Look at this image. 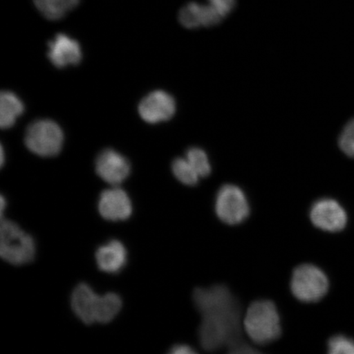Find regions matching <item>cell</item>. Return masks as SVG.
Listing matches in <instances>:
<instances>
[{"label": "cell", "mask_w": 354, "mask_h": 354, "mask_svg": "<svg viewBox=\"0 0 354 354\" xmlns=\"http://www.w3.org/2000/svg\"><path fill=\"white\" fill-rule=\"evenodd\" d=\"M193 299L203 317L198 337L205 351L229 348L240 340L241 308L228 288L219 285L198 288Z\"/></svg>", "instance_id": "cell-1"}, {"label": "cell", "mask_w": 354, "mask_h": 354, "mask_svg": "<svg viewBox=\"0 0 354 354\" xmlns=\"http://www.w3.org/2000/svg\"><path fill=\"white\" fill-rule=\"evenodd\" d=\"M243 327L252 342L264 345L275 342L281 335L280 315L269 300L252 303L243 317Z\"/></svg>", "instance_id": "cell-2"}, {"label": "cell", "mask_w": 354, "mask_h": 354, "mask_svg": "<svg viewBox=\"0 0 354 354\" xmlns=\"http://www.w3.org/2000/svg\"><path fill=\"white\" fill-rule=\"evenodd\" d=\"M0 255L7 263L21 266L32 262L35 255L33 238L10 220H2Z\"/></svg>", "instance_id": "cell-3"}, {"label": "cell", "mask_w": 354, "mask_h": 354, "mask_svg": "<svg viewBox=\"0 0 354 354\" xmlns=\"http://www.w3.org/2000/svg\"><path fill=\"white\" fill-rule=\"evenodd\" d=\"M64 132L59 124L50 119H41L30 124L25 134L26 147L41 157H54L61 151Z\"/></svg>", "instance_id": "cell-4"}, {"label": "cell", "mask_w": 354, "mask_h": 354, "mask_svg": "<svg viewBox=\"0 0 354 354\" xmlns=\"http://www.w3.org/2000/svg\"><path fill=\"white\" fill-rule=\"evenodd\" d=\"M290 287L296 299L302 302L315 303L326 295L329 281L316 266L303 264L294 270Z\"/></svg>", "instance_id": "cell-5"}, {"label": "cell", "mask_w": 354, "mask_h": 354, "mask_svg": "<svg viewBox=\"0 0 354 354\" xmlns=\"http://www.w3.org/2000/svg\"><path fill=\"white\" fill-rule=\"evenodd\" d=\"M216 214L221 221L229 225L243 223L250 215V205L245 193L236 185L221 187L216 194Z\"/></svg>", "instance_id": "cell-6"}, {"label": "cell", "mask_w": 354, "mask_h": 354, "mask_svg": "<svg viewBox=\"0 0 354 354\" xmlns=\"http://www.w3.org/2000/svg\"><path fill=\"white\" fill-rule=\"evenodd\" d=\"M310 218L315 227L328 232L342 231L348 221L344 207L332 198H322L314 203Z\"/></svg>", "instance_id": "cell-7"}, {"label": "cell", "mask_w": 354, "mask_h": 354, "mask_svg": "<svg viewBox=\"0 0 354 354\" xmlns=\"http://www.w3.org/2000/svg\"><path fill=\"white\" fill-rule=\"evenodd\" d=\"M95 171L106 183L117 185L129 176L131 165L128 159L116 150L106 149L96 158Z\"/></svg>", "instance_id": "cell-8"}, {"label": "cell", "mask_w": 354, "mask_h": 354, "mask_svg": "<svg viewBox=\"0 0 354 354\" xmlns=\"http://www.w3.org/2000/svg\"><path fill=\"white\" fill-rule=\"evenodd\" d=\"M176 109L174 97L163 91L149 93L139 105L140 117L146 122L152 124L169 120L174 117Z\"/></svg>", "instance_id": "cell-9"}, {"label": "cell", "mask_w": 354, "mask_h": 354, "mask_svg": "<svg viewBox=\"0 0 354 354\" xmlns=\"http://www.w3.org/2000/svg\"><path fill=\"white\" fill-rule=\"evenodd\" d=\"M99 212L109 221H124L132 214V203L126 192L114 187L102 192L99 199Z\"/></svg>", "instance_id": "cell-10"}, {"label": "cell", "mask_w": 354, "mask_h": 354, "mask_svg": "<svg viewBox=\"0 0 354 354\" xmlns=\"http://www.w3.org/2000/svg\"><path fill=\"white\" fill-rule=\"evenodd\" d=\"M48 57L57 68L77 65L82 59L80 44L68 35L59 33L48 44Z\"/></svg>", "instance_id": "cell-11"}, {"label": "cell", "mask_w": 354, "mask_h": 354, "mask_svg": "<svg viewBox=\"0 0 354 354\" xmlns=\"http://www.w3.org/2000/svg\"><path fill=\"white\" fill-rule=\"evenodd\" d=\"M180 24L188 29L211 28L220 24L224 17L214 7L192 2L181 8L179 16Z\"/></svg>", "instance_id": "cell-12"}, {"label": "cell", "mask_w": 354, "mask_h": 354, "mask_svg": "<svg viewBox=\"0 0 354 354\" xmlns=\"http://www.w3.org/2000/svg\"><path fill=\"white\" fill-rule=\"evenodd\" d=\"M99 296L86 283H82L75 288L71 304L74 313L86 324L95 322V311Z\"/></svg>", "instance_id": "cell-13"}, {"label": "cell", "mask_w": 354, "mask_h": 354, "mask_svg": "<svg viewBox=\"0 0 354 354\" xmlns=\"http://www.w3.org/2000/svg\"><path fill=\"white\" fill-rule=\"evenodd\" d=\"M95 259L101 271L118 273L125 267L127 262V251L122 242L111 241L99 248L96 252Z\"/></svg>", "instance_id": "cell-14"}, {"label": "cell", "mask_w": 354, "mask_h": 354, "mask_svg": "<svg viewBox=\"0 0 354 354\" xmlns=\"http://www.w3.org/2000/svg\"><path fill=\"white\" fill-rule=\"evenodd\" d=\"M24 112V104L15 93L2 91L0 96V126L8 129L15 125L17 118Z\"/></svg>", "instance_id": "cell-15"}, {"label": "cell", "mask_w": 354, "mask_h": 354, "mask_svg": "<svg viewBox=\"0 0 354 354\" xmlns=\"http://www.w3.org/2000/svg\"><path fill=\"white\" fill-rule=\"evenodd\" d=\"M122 301L117 294L100 295L95 311V322L108 323L117 317L122 309Z\"/></svg>", "instance_id": "cell-16"}, {"label": "cell", "mask_w": 354, "mask_h": 354, "mask_svg": "<svg viewBox=\"0 0 354 354\" xmlns=\"http://www.w3.org/2000/svg\"><path fill=\"white\" fill-rule=\"evenodd\" d=\"M35 6L48 20L63 19L73 8L66 0H33Z\"/></svg>", "instance_id": "cell-17"}, {"label": "cell", "mask_w": 354, "mask_h": 354, "mask_svg": "<svg viewBox=\"0 0 354 354\" xmlns=\"http://www.w3.org/2000/svg\"><path fill=\"white\" fill-rule=\"evenodd\" d=\"M172 172L181 183L189 187L196 185L201 176L189 162L187 158H177L171 165Z\"/></svg>", "instance_id": "cell-18"}, {"label": "cell", "mask_w": 354, "mask_h": 354, "mask_svg": "<svg viewBox=\"0 0 354 354\" xmlns=\"http://www.w3.org/2000/svg\"><path fill=\"white\" fill-rule=\"evenodd\" d=\"M185 158L199 176L207 177L210 175L212 167L209 156L205 150L198 147L190 148L187 150Z\"/></svg>", "instance_id": "cell-19"}, {"label": "cell", "mask_w": 354, "mask_h": 354, "mask_svg": "<svg viewBox=\"0 0 354 354\" xmlns=\"http://www.w3.org/2000/svg\"><path fill=\"white\" fill-rule=\"evenodd\" d=\"M330 354H354V340L344 335H336L328 342Z\"/></svg>", "instance_id": "cell-20"}, {"label": "cell", "mask_w": 354, "mask_h": 354, "mask_svg": "<svg viewBox=\"0 0 354 354\" xmlns=\"http://www.w3.org/2000/svg\"><path fill=\"white\" fill-rule=\"evenodd\" d=\"M339 145L345 154L354 158V118L344 127L339 136Z\"/></svg>", "instance_id": "cell-21"}, {"label": "cell", "mask_w": 354, "mask_h": 354, "mask_svg": "<svg viewBox=\"0 0 354 354\" xmlns=\"http://www.w3.org/2000/svg\"><path fill=\"white\" fill-rule=\"evenodd\" d=\"M224 17L231 13L236 7V0H207Z\"/></svg>", "instance_id": "cell-22"}, {"label": "cell", "mask_w": 354, "mask_h": 354, "mask_svg": "<svg viewBox=\"0 0 354 354\" xmlns=\"http://www.w3.org/2000/svg\"><path fill=\"white\" fill-rule=\"evenodd\" d=\"M229 352L233 353H257L254 349L252 348L249 346V345L241 342V340H238V342H234L228 348Z\"/></svg>", "instance_id": "cell-23"}, {"label": "cell", "mask_w": 354, "mask_h": 354, "mask_svg": "<svg viewBox=\"0 0 354 354\" xmlns=\"http://www.w3.org/2000/svg\"><path fill=\"white\" fill-rule=\"evenodd\" d=\"M196 353L193 348L187 344H176L170 351L171 354H193Z\"/></svg>", "instance_id": "cell-24"}, {"label": "cell", "mask_w": 354, "mask_h": 354, "mask_svg": "<svg viewBox=\"0 0 354 354\" xmlns=\"http://www.w3.org/2000/svg\"><path fill=\"white\" fill-rule=\"evenodd\" d=\"M69 3L71 8H74L78 6L80 0H66Z\"/></svg>", "instance_id": "cell-25"}]
</instances>
